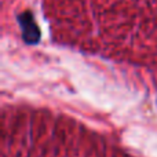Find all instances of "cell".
I'll return each mask as SVG.
<instances>
[{"label": "cell", "mask_w": 157, "mask_h": 157, "mask_svg": "<svg viewBox=\"0 0 157 157\" xmlns=\"http://www.w3.org/2000/svg\"><path fill=\"white\" fill-rule=\"evenodd\" d=\"M18 25L21 28L22 32V39L26 44H36L40 40V28L37 26L33 15L29 13V11H25V13H21L18 17Z\"/></svg>", "instance_id": "6da1fadb"}]
</instances>
